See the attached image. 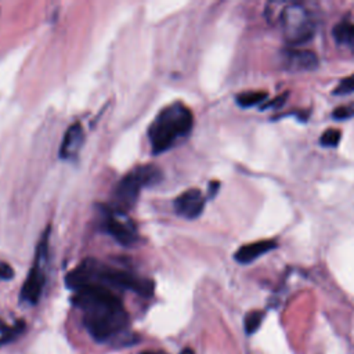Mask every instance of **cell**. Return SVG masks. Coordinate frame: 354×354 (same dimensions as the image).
<instances>
[{
	"instance_id": "1",
	"label": "cell",
	"mask_w": 354,
	"mask_h": 354,
	"mask_svg": "<svg viewBox=\"0 0 354 354\" xmlns=\"http://www.w3.org/2000/svg\"><path fill=\"white\" fill-rule=\"evenodd\" d=\"M72 303L82 311L83 325L93 339L105 342L116 337L129 325V314L112 289L86 285L75 290Z\"/></svg>"
},
{
	"instance_id": "2",
	"label": "cell",
	"mask_w": 354,
	"mask_h": 354,
	"mask_svg": "<svg viewBox=\"0 0 354 354\" xmlns=\"http://www.w3.org/2000/svg\"><path fill=\"white\" fill-rule=\"evenodd\" d=\"M65 282L68 288L73 290L86 285H101L109 289H127L147 297L153 293V282L151 279L138 277L126 270L109 267L94 259H86L68 272Z\"/></svg>"
},
{
	"instance_id": "3",
	"label": "cell",
	"mask_w": 354,
	"mask_h": 354,
	"mask_svg": "<svg viewBox=\"0 0 354 354\" xmlns=\"http://www.w3.org/2000/svg\"><path fill=\"white\" fill-rule=\"evenodd\" d=\"M192 126L194 115L183 102L176 101L160 109L148 127L152 153L158 155L169 151L191 131Z\"/></svg>"
},
{
	"instance_id": "4",
	"label": "cell",
	"mask_w": 354,
	"mask_h": 354,
	"mask_svg": "<svg viewBox=\"0 0 354 354\" xmlns=\"http://www.w3.org/2000/svg\"><path fill=\"white\" fill-rule=\"evenodd\" d=\"M162 176V170L155 165H142L131 169L113 188L112 209L127 213L136 205L141 189L158 184Z\"/></svg>"
},
{
	"instance_id": "5",
	"label": "cell",
	"mask_w": 354,
	"mask_h": 354,
	"mask_svg": "<svg viewBox=\"0 0 354 354\" xmlns=\"http://www.w3.org/2000/svg\"><path fill=\"white\" fill-rule=\"evenodd\" d=\"M278 19L283 32V37L292 46L303 44L314 36L315 22L313 21L310 11L301 4H286L279 11Z\"/></svg>"
},
{
	"instance_id": "6",
	"label": "cell",
	"mask_w": 354,
	"mask_h": 354,
	"mask_svg": "<svg viewBox=\"0 0 354 354\" xmlns=\"http://www.w3.org/2000/svg\"><path fill=\"white\" fill-rule=\"evenodd\" d=\"M48 236H50V228H47L40 241L36 246V256L33 266L30 267L26 279L21 289V300L28 304H36L40 300L43 288L46 285V272H44V263L47 260L48 253Z\"/></svg>"
},
{
	"instance_id": "7",
	"label": "cell",
	"mask_w": 354,
	"mask_h": 354,
	"mask_svg": "<svg viewBox=\"0 0 354 354\" xmlns=\"http://www.w3.org/2000/svg\"><path fill=\"white\" fill-rule=\"evenodd\" d=\"M102 228L116 242L130 246L137 241V227L127 213L118 212L112 207L102 209Z\"/></svg>"
},
{
	"instance_id": "8",
	"label": "cell",
	"mask_w": 354,
	"mask_h": 354,
	"mask_svg": "<svg viewBox=\"0 0 354 354\" xmlns=\"http://www.w3.org/2000/svg\"><path fill=\"white\" fill-rule=\"evenodd\" d=\"M205 202L206 199L198 188H189L174 199L173 207L178 216L194 220L202 214L205 209Z\"/></svg>"
},
{
	"instance_id": "9",
	"label": "cell",
	"mask_w": 354,
	"mask_h": 354,
	"mask_svg": "<svg viewBox=\"0 0 354 354\" xmlns=\"http://www.w3.org/2000/svg\"><path fill=\"white\" fill-rule=\"evenodd\" d=\"M282 64L293 72L313 71L318 66V57L314 51L293 47L282 51Z\"/></svg>"
},
{
	"instance_id": "10",
	"label": "cell",
	"mask_w": 354,
	"mask_h": 354,
	"mask_svg": "<svg viewBox=\"0 0 354 354\" xmlns=\"http://www.w3.org/2000/svg\"><path fill=\"white\" fill-rule=\"evenodd\" d=\"M277 243L275 241L271 239H264V241H256V242H250L248 245L241 246L235 254L234 259L241 263V264H249L252 261H254L256 259H259L260 256L268 253L270 250L275 249Z\"/></svg>"
},
{
	"instance_id": "11",
	"label": "cell",
	"mask_w": 354,
	"mask_h": 354,
	"mask_svg": "<svg viewBox=\"0 0 354 354\" xmlns=\"http://www.w3.org/2000/svg\"><path fill=\"white\" fill-rule=\"evenodd\" d=\"M83 144V127L79 122L71 124L64 134L62 142L59 145V158L72 159L80 149Z\"/></svg>"
},
{
	"instance_id": "12",
	"label": "cell",
	"mask_w": 354,
	"mask_h": 354,
	"mask_svg": "<svg viewBox=\"0 0 354 354\" xmlns=\"http://www.w3.org/2000/svg\"><path fill=\"white\" fill-rule=\"evenodd\" d=\"M332 36L336 40V43L346 47H354V24L340 21L333 26Z\"/></svg>"
},
{
	"instance_id": "13",
	"label": "cell",
	"mask_w": 354,
	"mask_h": 354,
	"mask_svg": "<svg viewBox=\"0 0 354 354\" xmlns=\"http://www.w3.org/2000/svg\"><path fill=\"white\" fill-rule=\"evenodd\" d=\"M267 98V91H257V90H250V91H243L236 95V104L242 108H249L254 106L260 102H264Z\"/></svg>"
},
{
	"instance_id": "14",
	"label": "cell",
	"mask_w": 354,
	"mask_h": 354,
	"mask_svg": "<svg viewBox=\"0 0 354 354\" xmlns=\"http://www.w3.org/2000/svg\"><path fill=\"white\" fill-rule=\"evenodd\" d=\"M24 322H18L12 326H8L4 321L0 319V344L11 340L12 337H15L22 329H24Z\"/></svg>"
},
{
	"instance_id": "15",
	"label": "cell",
	"mask_w": 354,
	"mask_h": 354,
	"mask_svg": "<svg viewBox=\"0 0 354 354\" xmlns=\"http://www.w3.org/2000/svg\"><path fill=\"white\" fill-rule=\"evenodd\" d=\"M342 138V133L339 129H326L322 136L319 137V144L322 147H328V148H332V147H336L339 144Z\"/></svg>"
},
{
	"instance_id": "16",
	"label": "cell",
	"mask_w": 354,
	"mask_h": 354,
	"mask_svg": "<svg viewBox=\"0 0 354 354\" xmlns=\"http://www.w3.org/2000/svg\"><path fill=\"white\" fill-rule=\"evenodd\" d=\"M263 315L264 313L263 311H250L248 313V315L245 317V330L248 335L256 332L261 324V319H263Z\"/></svg>"
},
{
	"instance_id": "17",
	"label": "cell",
	"mask_w": 354,
	"mask_h": 354,
	"mask_svg": "<svg viewBox=\"0 0 354 354\" xmlns=\"http://www.w3.org/2000/svg\"><path fill=\"white\" fill-rule=\"evenodd\" d=\"M350 93H354V73L342 79L333 90V94H337V95H344Z\"/></svg>"
},
{
	"instance_id": "18",
	"label": "cell",
	"mask_w": 354,
	"mask_h": 354,
	"mask_svg": "<svg viewBox=\"0 0 354 354\" xmlns=\"http://www.w3.org/2000/svg\"><path fill=\"white\" fill-rule=\"evenodd\" d=\"M354 115V105H347V106H339L333 111V118L335 119H346Z\"/></svg>"
},
{
	"instance_id": "19",
	"label": "cell",
	"mask_w": 354,
	"mask_h": 354,
	"mask_svg": "<svg viewBox=\"0 0 354 354\" xmlns=\"http://www.w3.org/2000/svg\"><path fill=\"white\" fill-rule=\"evenodd\" d=\"M14 277V270L12 267L6 263V261H0V279H12Z\"/></svg>"
},
{
	"instance_id": "20",
	"label": "cell",
	"mask_w": 354,
	"mask_h": 354,
	"mask_svg": "<svg viewBox=\"0 0 354 354\" xmlns=\"http://www.w3.org/2000/svg\"><path fill=\"white\" fill-rule=\"evenodd\" d=\"M286 95H288V93H283V94H281V95H278V97L272 98L270 102L264 104L261 108H279V106L285 102Z\"/></svg>"
},
{
	"instance_id": "21",
	"label": "cell",
	"mask_w": 354,
	"mask_h": 354,
	"mask_svg": "<svg viewBox=\"0 0 354 354\" xmlns=\"http://www.w3.org/2000/svg\"><path fill=\"white\" fill-rule=\"evenodd\" d=\"M218 187H220V183H218V181H212V183L209 184V198H213V196L217 194Z\"/></svg>"
},
{
	"instance_id": "22",
	"label": "cell",
	"mask_w": 354,
	"mask_h": 354,
	"mask_svg": "<svg viewBox=\"0 0 354 354\" xmlns=\"http://www.w3.org/2000/svg\"><path fill=\"white\" fill-rule=\"evenodd\" d=\"M180 354H195V353H194V350H192V348L185 347V348H183V350L180 351Z\"/></svg>"
},
{
	"instance_id": "23",
	"label": "cell",
	"mask_w": 354,
	"mask_h": 354,
	"mask_svg": "<svg viewBox=\"0 0 354 354\" xmlns=\"http://www.w3.org/2000/svg\"><path fill=\"white\" fill-rule=\"evenodd\" d=\"M141 354H165V353L159 351V350H153V351H142Z\"/></svg>"
}]
</instances>
